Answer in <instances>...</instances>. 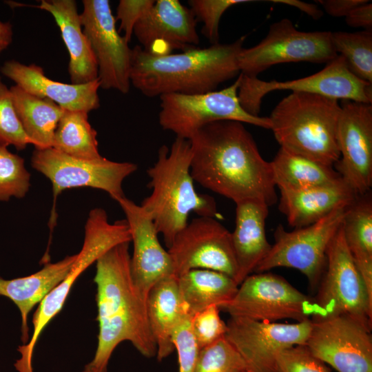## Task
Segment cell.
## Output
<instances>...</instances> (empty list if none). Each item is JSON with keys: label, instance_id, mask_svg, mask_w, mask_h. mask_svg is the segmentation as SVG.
Listing matches in <instances>:
<instances>
[{"label": "cell", "instance_id": "1", "mask_svg": "<svg viewBox=\"0 0 372 372\" xmlns=\"http://www.w3.org/2000/svg\"><path fill=\"white\" fill-rule=\"evenodd\" d=\"M194 180L235 203L277 202L271 162L263 158L244 123L218 121L200 127L189 139Z\"/></svg>", "mask_w": 372, "mask_h": 372}, {"label": "cell", "instance_id": "2", "mask_svg": "<svg viewBox=\"0 0 372 372\" xmlns=\"http://www.w3.org/2000/svg\"><path fill=\"white\" fill-rule=\"evenodd\" d=\"M129 244L115 245L96 262L98 343L94 358L81 372H107L112 353L125 341L146 358L156 355L146 298L132 276Z\"/></svg>", "mask_w": 372, "mask_h": 372}, {"label": "cell", "instance_id": "3", "mask_svg": "<svg viewBox=\"0 0 372 372\" xmlns=\"http://www.w3.org/2000/svg\"><path fill=\"white\" fill-rule=\"evenodd\" d=\"M245 38L163 55L136 45L132 49L131 84L147 97L216 90L220 84L240 73L238 57Z\"/></svg>", "mask_w": 372, "mask_h": 372}, {"label": "cell", "instance_id": "4", "mask_svg": "<svg viewBox=\"0 0 372 372\" xmlns=\"http://www.w3.org/2000/svg\"><path fill=\"white\" fill-rule=\"evenodd\" d=\"M189 140L176 138L170 148L162 145L154 165L147 170L151 194L140 205L152 220L167 248L187 225L192 212L220 218L214 198L199 194L194 186Z\"/></svg>", "mask_w": 372, "mask_h": 372}, {"label": "cell", "instance_id": "5", "mask_svg": "<svg viewBox=\"0 0 372 372\" xmlns=\"http://www.w3.org/2000/svg\"><path fill=\"white\" fill-rule=\"evenodd\" d=\"M340 110L337 100L291 92L271 112L270 130L281 148L333 167L340 158L336 132Z\"/></svg>", "mask_w": 372, "mask_h": 372}, {"label": "cell", "instance_id": "6", "mask_svg": "<svg viewBox=\"0 0 372 372\" xmlns=\"http://www.w3.org/2000/svg\"><path fill=\"white\" fill-rule=\"evenodd\" d=\"M130 242L131 234L125 220L109 222L106 211L92 209L85 225L81 249L67 276L39 303L32 316L33 331L29 342L19 346L21 358L14 366L19 372H33L32 360L35 346L43 329L61 311L78 278L94 262L115 245Z\"/></svg>", "mask_w": 372, "mask_h": 372}, {"label": "cell", "instance_id": "7", "mask_svg": "<svg viewBox=\"0 0 372 372\" xmlns=\"http://www.w3.org/2000/svg\"><path fill=\"white\" fill-rule=\"evenodd\" d=\"M240 80L239 74L231 85L220 90L159 96L160 125L175 134L176 138L187 140L205 125L218 121H238L270 130L269 117L251 115L241 106L238 97Z\"/></svg>", "mask_w": 372, "mask_h": 372}, {"label": "cell", "instance_id": "8", "mask_svg": "<svg viewBox=\"0 0 372 372\" xmlns=\"http://www.w3.org/2000/svg\"><path fill=\"white\" fill-rule=\"evenodd\" d=\"M317 289L313 298L318 313L311 320L347 315L371 330L372 297L349 251L342 225L328 246Z\"/></svg>", "mask_w": 372, "mask_h": 372}, {"label": "cell", "instance_id": "9", "mask_svg": "<svg viewBox=\"0 0 372 372\" xmlns=\"http://www.w3.org/2000/svg\"><path fill=\"white\" fill-rule=\"evenodd\" d=\"M219 309L230 316L265 322L288 318L303 322L318 313L313 297L302 293L283 277L267 271L248 276L234 296Z\"/></svg>", "mask_w": 372, "mask_h": 372}, {"label": "cell", "instance_id": "10", "mask_svg": "<svg viewBox=\"0 0 372 372\" xmlns=\"http://www.w3.org/2000/svg\"><path fill=\"white\" fill-rule=\"evenodd\" d=\"M349 206L338 207L316 223L291 231L279 225L273 245L254 273L280 267L293 268L306 276L311 289H317L325 270L328 246L341 227Z\"/></svg>", "mask_w": 372, "mask_h": 372}, {"label": "cell", "instance_id": "11", "mask_svg": "<svg viewBox=\"0 0 372 372\" xmlns=\"http://www.w3.org/2000/svg\"><path fill=\"white\" fill-rule=\"evenodd\" d=\"M32 167L48 178L52 183L53 206L49 222L50 229L56 223L55 203L64 190L76 187H92L107 192L116 201L125 196L123 180L137 170L130 162H116L101 157L85 160L66 155L53 147L35 149L31 157Z\"/></svg>", "mask_w": 372, "mask_h": 372}, {"label": "cell", "instance_id": "12", "mask_svg": "<svg viewBox=\"0 0 372 372\" xmlns=\"http://www.w3.org/2000/svg\"><path fill=\"white\" fill-rule=\"evenodd\" d=\"M238 97L242 108L258 116L262 98L274 90H291L320 95L329 99L372 103V84L355 76L344 59L338 55L318 72L285 81H265L240 73Z\"/></svg>", "mask_w": 372, "mask_h": 372}, {"label": "cell", "instance_id": "13", "mask_svg": "<svg viewBox=\"0 0 372 372\" xmlns=\"http://www.w3.org/2000/svg\"><path fill=\"white\" fill-rule=\"evenodd\" d=\"M337 56L331 31H300L289 19H282L269 26L260 43L241 50L238 64L241 74L257 77L279 63L306 61L327 64Z\"/></svg>", "mask_w": 372, "mask_h": 372}, {"label": "cell", "instance_id": "14", "mask_svg": "<svg viewBox=\"0 0 372 372\" xmlns=\"http://www.w3.org/2000/svg\"><path fill=\"white\" fill-rule=\"evenodd\" d=\"M225 338L243 359L247 372H278L280 353L293 346L305 345L311 320L279 323L230 316Z\"/></svg>", "mask_w": 372, "mask_h": 372}, {"label": "cell", "instance_id": "15", "mask_svg": "<svg viewBox=\"0 0 372 372\" xmlns=\"http://www.w3.org/2000/svg\"><path fill=\"white\" fill-rule=\"evenodd\" d=\"M83 6L81 21L97 62L100 87L127 93L132 50L116 29L110 1L83 0Z\"/></svg>", "mask_w": 372, "mask_h": 372}, {"label": "cell", "instance_id": "16", "mask_svg": "<svg viewBox=\"0 0 372 372\" xmlns=\"http://www.w3.org/2000/svg\"><path fill=\"white\" fill-rule=\"evenodd\" d=\"M167 251L176 278L191 269H203L221 272L236 281L238 269L231 232L215 218L193 219L176 234Z\"/></svg>", "mask_w": 372, "mask_h": 372}, {"label": "cell", "instance_id": "17", "mask_svg": "<svg viewBox=\"0 0 372 372\" xmlns=\"http://www.w3.org/2000/svg\"><path fill=\"white\" fill-rule=\"evenodd\" d=\"M305 345L338 372H372L371 330L347 315L313 319Z\"/></svg>", "mask_w": 372, "mask_h": 372}, {"label": "cell", "instance_id": "18", "mask_svg": "<svg viewBox=\"0 0 372 372\" xmlns=\"http://www.w3.org/2000/svg\"><path fill=\"white\" fill-rule=\"evenodd\" d=\"M336 140L340 158L334 165L341 178L363 195L372 187V105L342 101Z\"/></svg>", "mask_w": 372, "mask_h": 372}, {"label": "cell", "instance_id": "19", "mask_svg": "<svg viewBox=\"0 0 372 372\" xmlns=\"http://www.w3.org/2000/svg\"><path fill=\"white\" fill-rule=\"evenodd\" d=\"M192 10L178 0H157L136 23L133 34L143 50L157 55L197 48L200 39Z\"/></svg>", "mask_w": 372, "mask_h": 372}, {"label": "cell", "instance_id": "20", "mask_svg": "<svg viewBox=\"0 0 372 372\" xmlns=\"http://www.w3.org/2000/svg\"><path fill=\"white\" fill-rule=\"evenodd\" d=\"M116 202L125 214L133 243L132 276L137 288L147 298L156 283L174 276L172 261L158 240L159 234L152 220L141 206L125 196Z\"/></svg>", "mask_w": 372, "mask_h": 372}, {"label": "cell", "instance_id": "21", "mask_svg": "<svg viewBox=\"0 0 372 372\" xmlns=\"http://www.w3.org/2000/svg\"><path fill=\"white\" fill-rule=\"evenodd\" d=\"M0 71L25 91L50 99L65 110L88 113L100 106L99 79L83 84L64 83L47 77L36 64L25 65L15 60L5 62Z\"/></svg>", "mask_w": 372, "mask_h": 372}, {"label": "cell", "instance_id": "22", "mask_svg": "<svg viewBox=\"0 0 372 372\" xmlns=\"http://www.w3.org/2000/svg\"><path fill=\"white\" fill-rule=\"evenodd\" d=\"M269 207L254 199L236 203L235 228L231 237L237 264L238 285L254 272L271 249L265 230Z\"/></svg>", "mask_w": 372, "mask_h": 372}, {"label": "cell", "instance_id": "23", "mask_svg": "<svg viewBox=\"0 0 372 372\" xmlns=\"http://www.w3.org/2000/svg\"><path fill=\"white\" fill-rule=\"evenodd\" d=\"M280 193L279 209L295 229L310 225L335 209L350 205L358 196L342 178L329 185Z\"/></svg>", "mask_w": 372, "mask_h": 372}, {"label": "cell", "instance_id": "24", "mask_svg": "<svg viewBox=\"0 0 372 372\" xmlns=\"http://www.w3.org/2000/svg\"><path fill=\"white\" fill-rule=\"evenodd\" d=\"M37 8L50 13L59 28L70 56L68 73L71 83L83 84L98 79L97 62L83 32L76 2L41 0Z\"/></svg>", "mask_w": 372, "mask_h": 372}, {"label": "cell", "instance_id": "25", "mask_svg": "<svg viewBox=\"0 0 372 372\" xmlns=\"http://www.w3.org/2000/svg\"><path fill=\"white\" fill-rule=\"evenodd\" d=\"M76 258V254H74L54 263H44L41 269L25 277L10 280L0 277V296L12 300L20 311L21 340L23 344L30 340L28 314L67 276Z\"/></svg>", "mask_w": 372, "mask_h": 372}, {"label": "cell", "instance_id": "26", "mask_svg": "<svg viewBox=\"0 0 372 372\" xmlns=\"http://www.w3.org/2000/svg\"><path fill=\"white\" fill-rule=\"evenodd\" d=\"M146 307L156 344L157 359L162 361L175 350L174 333L180 323L189 316L179 291L177 278L171 276L156 283L147 294Z\"/></svg>", "mask_w": 372, "mask_h": 372}, {"label": "cell", "instance_id": "27", "mask_svg": "<svg viewBox=\"0 0 372 372\" xmlns=\"http://www.w3.org/2000/svg\"><path fill=\"white\" fill-rule=\"evenodd\" d=\"M344 240L368 293L372 297V196L358 195L342 221Z\"/></svg>", "mask_w": 372, "mask_h": 372}, {"label": "cell", "instance_id": "28", "mask_svg": "<svg viewBox=\"0 0 372 372\" xmlns=\"http://www.w3.org/2000/svg\"><path fill=\"white\" fill-rule=\"evenodd\" d=\"M10 90L22 127L35 149L52 147L56 128L65 110L52 101L33 95L17 85Z\"/></svg>", "mask_w": 372, "mask_h": 372}, {"label": "cell", "instance_id": "29", "mask_svg": "<svg viewBox=\"0 0 372 372\" xmlns=\"http://www.w3.org/2000/svg\"><path fill=\"white\" fill-rule=\"evenodd\" d=\"M181 298L188 314L211 306L218 307L229 301L236 294L238 285L234 278L219 271L196 269L177 277Z\"/></svg>", "mask_w": 372, "mask_h": 372}, {"label": "cell", "instance_id": "30", "mask_svg": "<svg viewBox=\"0 0 372 372\" xmlns=\"http://www.w3.org/2000/svg\"><path fill=\"white\" fill-rule=\"evenodd\" d=\"M276 187L298 190L334 183L342 179L332 166L280 148L271 161Z\"/></svg>", "mask_w": 372, "mask_h": 372}, {"label": "cell", "instance_id": "31", "mask_svg": "<svg viewBox=\"0 0 372 372\" xmlns=\"http://www.w3.org/2000/svg\"><path fill=\"white\" fill-rule=\"evenodd\" d=\"M87 114L65 110L56 128L52 147L77 158L95 160L101 158L97 132L90 124Z\"/></svg>", "mask_w": 372, "mask_h": 372}, {"label": "cell", "instance_id": "32", "mask_svg": "<svg viewBox=\"0 0 372 372\" xmlns=\"http://www.w3.org/2000/svg\"><path fill=\"white\" fill-rule=\"evenodd\" d=\"M335 51L342 56L349 70L372 84V31L331 32Z\"/></svg>", "mask_w": 372, "mask_h": 372}, {"label": "cell", "instance_id": "33", "mask_svg": "<svg viewBox=\"0 0 372 372\" xmlns=\"http://www.w3.org/2000/svg\"><path fill=\"white\" fill-rule=\"evenodd\" d=\"M7 147L0 143V201H8L11 197L22 198L30 187L31 176L24 159Z\"/></svg>", "mask_w": 372, "mask_h": 372}, {"label": "cell", "instance_id": "34", "mask_svg": "<svg viewBox=\"0 0 372 372\" xmlns=\"http://www.w3.org/2000/svg\"><path fill=\"white\" fill-rule=\"evenodd\" d=\"M194 372H247L245 363L225 337L199 349Z\"/></svg>", "mask_w": 372, "mask_h": 372}, {"label": "cell", "instance_id": "35", "mask_svg": "<svg viewBox=\"0 0 372 372\" xmlns=\"http://www.w3.org/2000/svg\"><path fill=\"white\" fill-rule=\"evenodd\" d=\"M0 143L12 145L17 150L26 148L31 141L25 134L17 114L10 90L0 76Z\"/></svg>", "mask_w": 372, "mask_h": 372}, {"label": "cell", "instance_id": "36", "mask_svg": "<svg viewBox=\"0 0 372 372\" xmlns=\"http://www.w3.org/2000/svg\"><path fill=\"white\" fill-rule=\"evenodd\" d=\"M251 1L249 0H189L188 3L196 19L203 23L202 32L212 45L219 43V23L223 13L233 6Z\"/></svg>", "mask_w": 372, "mask_h": 372}, {"label": "cell", "instance_id": "37", "mask_svg": "<svg viewBox=\"0 0 372 372\" xmlns=\"http://www.w3.org/2000/svg\"><path fill=\"white\" fill-rule=\"evenodd\" d=\"M217 305H211L191 317L192 330L199 349L225 336L227 324Z\"/></svg>", "mask_w": 372, "mask_h": 372}, {"label": "cell", "instance_id": "38", "mask_svg": "<svg viewBox=\"0 0 372 372\" xmlns=\"http://www.w3.org/2000/svg\"><path fill=\"white\" fill-rule=\"evenodd\" d=\"M277 366L278 372H332L304 344L293 346L282 351L278 357Z\"/></svg>", "mask_w": 372, "mask_h": 372}, {"label": "cell", "instance_id": "39", "mask_svg": "<svg viewBox=\"0 0 372 372\" xmlns=\"http://www.w3.org/2000/svg\"><path fill=\"white\" fill-rule=\"evenodd\" d=\"M173 344L177 351L178 372H194L199 349L191 326V316H187L176 329Z\"/></svg>", "mask_w": 372, "mask_h": 372}, {"label": "cell", "instance_id": "40", "mask_svg": "<svg viewBox=\"0 0 372 372\" xmlns=\"http://www.w3.org/2000/svg\"><path fill=\"white\" fill-rule=\"evenodd\" d=\"M155 1L121 0L116 9V21H120L118 32H123V37L129 43L134 28L138 20L151 8Z\"/></svg>", "mask_w": 372, "mask_h": 372}, {"label": "cell", "instance_id": "41", "mask_svg": "<svg viewBox=\"0 0 372 372\" xmlns=\"http://www.w3.org/2000/svg\"><path fill=\"white\" fill-rule=\"evenodd\" d=\"M345 21L350 27L362 28L365 30H371L372 3L367 1L355 7L345 17Z\"/></svg>", "mask_w": 372, "mask_h": 372}, {"label": "cell", "instance_id": "42", "mask_svg": "<svg viewBox=\"0 0 372 372\" xmlns=\"http://www.w3.org/2000/svg\"><path fill=\"white\" fill-rule=\"evenodd\" d=\"M368 0H318L326 12L334 17H346L355 7Z\"/></svg>", "mask_w": 372, "mask_h": 372}, {"label": "cell", "instance_id": "43", "mask_svg": "<svg viewBox=\"0 0 372 372\" xmlns=\"http://www.w3.org/2000/svg\"><path fill=\"white\" fill-rule=\"evenodd\" d=\"M270 2L285 4L296 8L316 20L320 19L323 16L322 10L313 3H306L299 0H271Z\"/></svg>", "mask_w": 372, "mask_h": 372}, {"label": "cell", "instance_id": "44", "mask_svg": "<svg viewBox=\"0 0 372 372\" xmlns=\"http://www.w3.org/2000/svg\"><path fill=\"white\" fill-rule=\"evenodd\" d=\"M12 37L13 31L11 23L0 20V54L10 45Z\"/></svg>", "mask_w": 372, "mask_h": 372}]
</instances>
